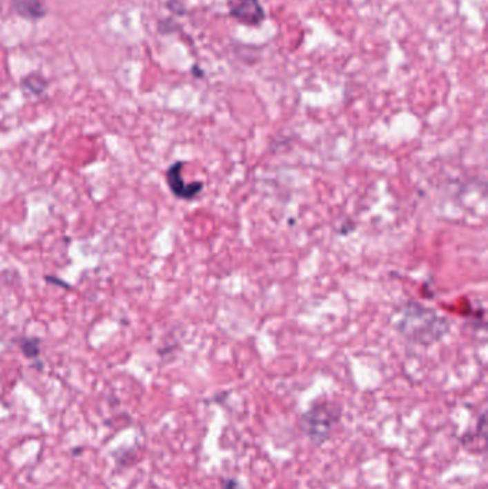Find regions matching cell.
<instances>
[{
    "label": "cell",
    "instance_id": "cell-1",
    "mask_svg": "<svg viewBox=\"0 0 488 489\" xmlns=\"http://www.w3.org/2000/svg\"><path fill=\"white\" fill-rule=\"evenodd\" d=\"M182 169H184V162H175L166 172V182L175 197L184 201H192L201 193L204 183L202 182L185 183L182 179Z\"/></svg>",
    "mask_w": 488,
    "mask_h": 489
},
{
    "label": "cell",
    "instance_id": "cell-2",
    "mask_svg": "<svg viewBox=\"0 0 488 489\" xmlns=\"http://www.w3.org/2000/svg\"><path fill=\"white\" fill-rule=\"evenodd\" d=\"M231 16L248 26H258L265 19L260 0H237L231 6Z\"/></svg>",
    "mask_w": 488,
    "mask_h": 489
},
{
    "label": "cell",
    "instance_id": "cell-3",
    "mask_svg": "<svg viewBox=\"0 0 488 489\" xmlns=\"http://www.w3.org/2000/svg\"><path fill=\"white\" fill-rule=\"evenodd\" d=\"M13 12L26 21H41L48 14V6L43 0H12Z\"/></svg>",
    "mask_w": 488,
    "mask_h": 489
},
{
    "label": "cell",
    "instance_id": "cell-4",
    "mask_svg": "<svg viewBox=\"0 0 488 489\" xmlns=\"http://www.w3.org/2000/svg\"><path fill=\"white\" fill-rule=\"evenodd\" d=\"M46 81L43 79L42 76H37V74H32V76H28L23 79L22 82V86L23 89H26V92H32L35 94H41L45 92L46 89Z\"/></svg>",
    "mask_w": 488,
    "mask_h": 489
},
{
    "label": "cell",
    "instance_id": "cell-5",
    "mask_svg": "<svg viewBox=\"0 0 488 489\" xmlns=\"http://www.w3.org/2000/svg\"><path fill=\"white\" fill-rule=\"evenodd\" d=\"M21 348L28 358L36 359L39 357V354H41V341L36 339V338L23 339L21 342Z\"/></svg>",
    "mask_w": 488,
    "mask_h": 489
}]
</instances>
